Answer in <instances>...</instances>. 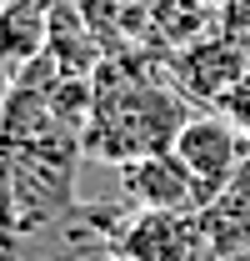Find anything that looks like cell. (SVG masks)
Here are the masks:
<instances>
[{
    "instance_id": "3",
    "label": "cell",
    "mask_w": 250,
    "mask_h": 261,
    "mask_svg": "<svg viewBox=\"0 0 250 261\" xmlns=\"http://www.w3.org/2000/svg\"><path fill=\"white\" fill-rule=\"evenodd\" d=\"M125 196L145 211H180V216H200L210 201L200 191V181L185 171V161L175 151H150V156H135L120 166Z\"/></svg>"
},
{
    "instance_id": "7",
    "label": "cell",
    "mask_w": 250,
    "mask_h": 261,
    "mask_svg": "<svg viewBox=\"0 0 250 261\" xmlns=\"http://www.w3.org/2000/svg\"><path fill=\"white\" fill-rule=\"evenodd\" d=\"M95 261H140V256H130V251H115V246H100V251H95Z\"/></svg>"
},
{
    "instance_id": "6",
    "label": "cell",
    "mask_w": 250,
    "mask_h": 261,
    "mask_svg": "<svg viewBox=\"0 0 250 261\" xmlns=\"http://www.w3.org/2000/svg\"><path fill=\"white\" fill-rule=\"evenodd\" d=\"M220 116H225V121H230V126L250 141V81H245V86H240L230 100H225V106H220Z\"/></svg>"
},
{
    "instance_id": "8",
    "label": "cell",
    "mask_w": 250,
    "mask_h": 261,
    "mask_svg": "<svg viewBox=\"0 0 250 261\" xmlns=\"http://www.w3.org/2000/svg\"><path fill=\"white\" fill-rule=\"evenodd\" d=\"M5 256H10V246H5V241H0V261H5Z\"/></svg>"
},
{
    "instance_id": "1",
    "label": "cell",
    "mask_w": 250,
    "mask_h": 261,
    "mask_svg": "<svg viewBox=\"0 0 250 261\" xmlns=\"http://www.w3.org/2000/svg\"><path fill=\"white\" fill-rule=\"evenodd\" d=\"M90 86H95V106H90V126L80 136V146L90 156L125 166L135 156L175 146L185 111L155 81H120L115 70H100V81H90Z\"/></svg>"
},
{
    "instance_id": "2",
    "label": "cell",
    "mask_w": 250,
    "mask_h": 261,
    "mask_svg": "<svg viewBox=\"0 0 250 261\" xmlns=\"http://www.w3.org/2000/svg\"><path fill=\"white\" fill-rule=\"evenodd\" d=\"M170 151L200 181L205 201H215L220 191H230V181L245 166V136L230 126L220 111H195V116H185V126L175 130V146Z\"/></svg>"
},
{
    "instance_id": "4",
    "label": "cell",
    "mask_w": 250,
    "mask_h": 261,
    "mask_svg": "<svg viewBox=\"0 0 250 261\" xmlns=\"http://www.w3.org/2000/svg\"><path fill=\"white\" fill-rule=\"evenodd\" d=\"M245 81H250L245 75V56H240V45H230V40H195L190 50L175 56V86H180L190 100H200V106H215L220 111Z\"/></svg>"
},
{
    "instance_id": "5",
    "label": "cell",
    "mask_w": 250,
    "mask_h": 261,
    "mask_svg": "<svg viewBox=\"0 0 250 261\" xmlns=\"http://www.w3.org/2000/svg\"><path fill=\"white\" fill-rule=\"evenodd\" d=\"M50 45V15L40 0H5L0 5V65L25 70Z\"/></svg>"
}]
</instances>
